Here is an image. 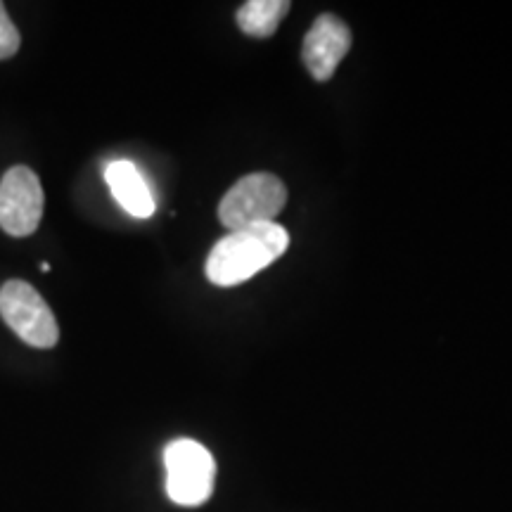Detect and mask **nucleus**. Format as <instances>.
<instances>
[{
	"mask_svg": "<svg viewBox=\"0 0 512 512\" xmlns=\"http://www.w3.org/2000/svg\"><path fill=\"white\" fill-rule=\"evenodd\" d=\"M290 247V235L278 223H256L230 230L207 256V278L219 287H233L275 264Z\"/></svg>",
	"mask_w": 512,
	"mask_h": 512,
	"instance_id": "1",
	"label": "nucleus"
},
{
	"mask_svg": "<svg viewBox=\"0 0 512 512\" xmlns=\"http://www.w3.org/2000/svg\"><path fill=\"white\" fill-rule=\"evenodd\" d=\"M166 494L176 505L197 508L214 494V456L195 439H176L164 451Z\"/></svg>",
	"mask_w": 512,
	"mask_h": 512,
	"instance_id": "2",
	"label": "nucleus"
},
{
	"mask_svg": "<svg viewBox=\"0 0 512 512\" xmlns=\"http://www.w3.org/2000/svg\"><path fill=\"white\" fill-rule=\"evenodd\" d=\"M287 202V188L273 174H249L230 188L219 204V221L230 230L273 223Z\"/></svg>",
	"mask_w": 512,
	"mask_h": 512,
	"instance_id": "3",
	"label": "nucleus"
},
{
	"mask_svg": "<svg viewBox=\"0 0 512 512\" xmlns=\"http://www.w3.org/2000/svg\"><path fill=\"white\" fill-rule=\"evenodd\" d=\"M0 316L29 347L53 349L60 342L53 311L36 287L24 280H8L0 287Z\"/></svg>",
	"mask_w": 512,
	"mask_h": 512,
	"instance_id": "4",
	"label": "nucleus"
},
{
	"mask_svg": "<svg viewBox=\"0 0 512 512\" xmlns=\"http://www.w3.org/2000/svg\"><path fill=\"white\" fill-rule=\"evenodd\" d=\"M43 188L29 166H12L0 178V228L27 238L43 219Z\"/></svg>",
	"mask_w": 512,
	"mask_h": 512,
	"instance_id": "5",
	"label": "nucleus"
},
{
	"mask_svg": "<svg viewBox=\"0 0 512 512\" xmlns=\"http://www.w3.org/2000/svg\"><path fill=\"white\" fill-rule=\"evenodd\" d=\"M351 48V31L337 15H320L304 36L302 57L316 81H328Z\"/></svg>",
	"mask_w": 512,
	"mask_h": 512,
	"instance_id": "6",
	"label": "nucleus"
},
{
	"mask_svg": "<svg viewBox=\"0 0 512 512\" xmlns=\"http://www.w3.org/2000/svg\"><path fill=\"white\" fill-rule=\"evenodd\" d=\"M105 181L110 185L114 200L121 204L126 214L136 216V219H150L155 214L157 204L152 197L150 185L140 169L128 159H117L110 162L105 169Z\"/></svg>",
	"mask_w": 512,
	"mask_h": 512,
	"instance_id": "7",
	"label": "nucleus"
},
{
	"mask_svg": "<svg viewBox=\"0 0 512 512\" xmlns=\"http://www.w3.org/2000/svg\"><path fill=\"white\" fill-rule=\"evenodd\" d=\"M290 8L287 0H249L238 10V27L247 36L268 38L278 31Z\"/></svg>",
	"mask_w": 512,
	"mask_h": 512,
	"instance_id": "8",
	"label": "nucleus"
},
{
	"mask_svg": "<svg viewBox=\"0 0 512 512\" xmlns=\"http://www.w3.org/2000/svg\"><path fill=\"white\" fill-rule=\"evenodd\" d=\"M19 46H22L19 29L15 27L8 12H5V5L0 3V60H10L12 55H17Z\"/></svg>",
	"mask_w": 512,
	"mask_h": 512,
	"instance_id": "9",
	"label": "nucleus"
}]
</instances>
